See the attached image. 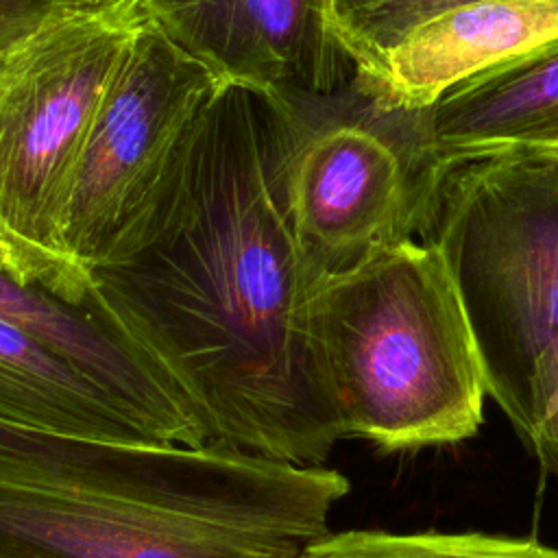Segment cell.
Wrapping results in <instances>:
<instances>
[{"mask_svg": "<svg viewBox=\"0 0 558 558\" xmlns=\"http://www.w3.org/2000/svg\"><path fill=\"white\" fill-rule=\"evenodd\" d=\"M310 336L344 436L395 453L466 440L486 386L436 248L405 240L310 294Z\"/></svg>", "mask_w": 558, "mask_h": 558, "instance_id": "3", "label": "cell"}, {"mask_svg": "<svg viewBox=\"0 0 558 558\" xmlns=\"http://www.w3.org/2000/svg\"><path fill=\"white\" fill-rule=\"evenodd\" d=\"M142 22L203 63L222 85L329 94L353 63L336 41L327 0H129Z\"/></svg>", "mask_w": 558, "mask_h": 558, "instance_id": "8", "label": "cell"}, {"mask_svg": "<svg viewBox=\"0 0 558 558\" xmlns=\"http://www.w3.org/2000/svg\"><path fill=\"white\" fill-rule=\"evenodd\" d=\"M349 490L325 464L0 421V558H294Z\"/></svg>", "mask_w": 558, "mask_h": 558, "instance_id": "2", "label": "cell"}, {"mask_svg": "<svg viewBox=\"0 0 558 558\" xmlns=\"http://www.w3.org/2000/svg\"><path fill=\"white\" fill-rule=\"evenodd\" d=\"M530 449L536 453L538 462L558 477V388L545 405L536 429L530 440Z\"/></svg>", "mask_w": 558, "mask_h": 558, "instance_id": "16", "label": "cell"}, {"mask_svg": "<svg viewBox=\"0 0 558 558\" xmlns=\"http://www.w3.org/2000/svg\"><path fill=\"white\" fill-rule=\"evenodd\" d=\"M0 421L68 436L155 440L118 397L4 318H0Z\"/></svg>", "mask_w": 558, "mask_h": 558, "instance_id": "12", "label": "cell"}, {"mask_svg": "<svg viewBox=\"0 0 558 558\" xmlns=\"http://www.w3.org/2000/svg\"><path fill=\"white\" fill-rule=\"evenodd\" d=\"M0 318L28 331L133 410L159 442L205 445L196 423L111 325L96 294L70 303L17 281L0 264Z\"/></svg>", "mask_w": 558, "mask_h": 558, "instance_id": "11", "label": "cell"}, {"mask_svg": "<svg viewBox=\"0 0 558 558\" xmlns=\"http://www.w3.org/2000/svg\"><path fill=\"white\" fill-rule=\"evenodd\" d=\"M294 558H558V549L484 532L344 530L314 538Z\"/></svg>", "mask_w": 558, "mask_h": 558, "instance_id": "14", "label": "cell"}, {"mask_svg": "<svg viewBox=\"0 0 558 558\" xmlns=\"http://www.w3.org/2000/svg\"><path fill=\"white\" fill-rule=\"evenodd\" d=\"M414 233L440 253L486 395L530 447L558 388V150L421 168Z\"/></svg>", "mask_w": 558, "mask_h": 558, "instance_id": "4", "label": "cell"}, {"mask_svg": "<svg viewBox=\"0 0 558 558\" xmlns=\"http://www.w3.org/2000/svg\"><path fill=\"white\" fill-rule=\"evenodd\" d=\"M283 98L292 122L288 203L312 294L412 240L421 168L390 124L392 109L357 74L329 94Z\"/></svg>", "mask_w": 558, "mask_h": 558, "instance_id": "6", "label": "cell"}, {"mask_svg": "<svg viewBox=\"0 0 558 558\" xmlns=\"http://www.w3.org/2000/svg\"><path fill=\"white\" fill-rule=\"evenodd\" d=\"M72 11L65 0H0V52Z\"/></svg>", "mask_w": 558, "mask_h": 558, "instance_id": "15", "label": "cell"}, {"mask_svg": "<svg viewBox=\"0 0 558 558\" xmlns=\"http://www.w3.org/2000/svg\"><path fill=\"white\" fill-rule=\"evenodd\" d=\"M142 20L129 0L72 9L0 52V264L70 303L94 294L63 244L65 205L98 102Z\"/></svg>", "mask_w": 558, "mask_h": 558, "instance_id": "5", "label": "cell"}, {"mask_svg": "<svg viewBox=\"0 0 558 558\" xmlns=\"http://www.w3.org/2000/svg\"><path fill=\"white\" fill-rule=\"evenodd\" d=\"M410 116L418 168L499 150H558V41L464 78Z\"/></svg>", "mask_w": 558, "mask_h": 558, "instance_id": "9", "label": "cell"}, {"mask_svg": "<svg viewBox=\"0 0 558 558\" xmlns=\"http://www.w3.org/2000/svg\"><path fill=\"white\" fill-rule=\"evenodd\" d=\"M290 144L283 96L220 85L89 281L205 445L323 466L347 436L310 336Z\"/></svg>", "mask_w": 558, "mask_h": 558, "instance_id": "1", "label": "cell"}, {"mask_svg": "<svg viewBox=\"0 0 558 558\" xmlns=\"http://www.w3.org/2000/svg\"><path fill=\"white\" fill-rule=\"evenodd\" d=\"M72 9H78V11H83V9H98V7H102V4H109V2H113V0H65Z\"/></svg>", "mask_w": 558, "mask_h": 558, "instance_id": "17", "label": "cell"}, {"mask_svg": "<svg viewBox=\"0 0 558 558\" xmlns=\"http://www.w3.org/2000/svg\"><path fill=\"white\" fill-rule=\"evenodd\" d=\"M220 81L142 22L87 129L74 170L63 244L89 275L155 192Z\"/></svg>", "mask_w": 558, "mask_h": 558, "instance_id": "7", "label": "cell"}, {"mask_svg": "<svg viewBox=\"0 0 558 558\" xmlns=\"http://www.w3.org/2000/svg\"><path fill=\"white\" fill-rule=\"evenodd\" d=\"M558 41V0H475L410 35L373 89L392 111L414 113L445 89Z\"/></svg>", "mask_w": 558, "mask_h": 558, "instance_id": "10", "label": "cell"}, {"mask_svg": "<svg viewBox=\"0 0 558 558\" xmlns=\"http://www.w3.org/2000/svg\"><path fill=\"white\" fill-rule=\"evenodd\" d=\"M469 2L475 0H327V20L355 74L377 89L410 35Z\"/></svg>", "mask_w": 558, "mask_h": 558, "instance_id": "13", "label": "cell"}]
</instances>
